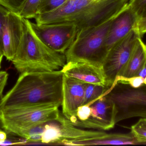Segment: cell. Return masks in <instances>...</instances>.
Segmentation results:
<instances>
[{
  "mask_svg": "<svg viewBox=\"0 0 146 146\" xmlns=\"http://www.w3.org/2000/svg\"><path fill=\"white\" fill-rule=\"evenodd\" d=\"M23 23L22 37L12 61L20 74L52 72L62 68L66 63L65 54L45 44L34 32L29 20L23 18Z\"/></svg>",
  "mask_w": 146,
  "mask_h": 146,
  "instance_id": "3",
  "label": "cell"
},
{
  "mask_svg": "<svg viewBox=\"0 0 146 146\" xmlns=\"http://www.w3.org/2000/svg\"><path fill=\"white\" fill-rule=\"evenodd\" d=\"M59 108L52 104L4 107L0 109V124L6 132L19 136L26 129L57 120Z\"/></svg>",
  "mask_w": 146,
  "mask_h": 146,
  "instance_id": "5",
  "label": "cell"
},
{
  "mask_svg": "<svg viewBox=\"0 0 146 146\" xmlns=\"http://www.w3.org/2000/svg\"><path fill=\"white\" fill-rule=\"evenodd\" d=\"M63 76L61 70L21 73L13 88L0 99V109L50 104L60 107L62 102Z\"/></svg>",
  "mask_w": 146,
  "mask_h": 146,
  "instance_id": "2",
  "label": "cell"
},
{
  "mask_svg": "<svg viewBox=\"0 0 146 146\" xmlns=\"http://www.w3.org/2000/svg\"><path fill=\"white\" fill-rule=\"evenodd\" d=\"M89 105L91 109V115L87 120L74 123L70 122L80 128L103 131L109 130L115 127V111L114 104L110 99L104 95Z\"/></svg>",
  "mask_w": 146,
  "mask_h": 146,
  "instance_id": "10",
  "label": "cell"
},
{
  "mask_svg": "<svg viewBox=\"0 0 146 146\" xmlns=\"http://www.w3.org/2000/svg\"><path fill=\"white\" fill-rule=\"evenodd\" d=\"M61 71L67 77L86 83L106 86V78L102 68L86 63L68 62Z\"/></svg>",
  "mask_w": 146,
  "mask_h": 146,
  "instance_id": "14",
  "label": "cell"
},
{
  "mask_svg": "<svg viewBox=\"0 0 146 146\" xmlns=\"http://www.w3.org/2000/svg\"><path fill=\"white\" fill-rule=\"evenodd\" d=\"M41 0H25L19 15L22 18H34L38 15Z\"/></svg>",
  "mask_w": 146,
  "mask_h": 146,
  "instance_id": "18",
  "label": "cell"
},
{
  "mask_svg": "<svg viewBox=\"0 0 146 146\" xmlns=\"http://www.w3.org/2000/svg\"><path fill=\"white\" fill-rule=\"evenodd\" d=\"M129 0H68L59 8L38 15V24L68 23L76 26L77 35L114 18Z\"/></svg>",
  "mask_w": 146,
  "mask_h": 146,
  "instance_id": "1",
  "label": "cell"
},
{
  "mask_svg": "<svg viewBox=\"0 0 146 146\" xmlns=\"http://www.w3.org/2000/svg\"><path fill=\"white\" fill-rule=\"evenodd\" d=\"M106 133L104 131L81 129L72 124L61 113L57 120L45 123L41 143L65 145L68 142L96 139Z\"/></svg>",
  "mask_w": 146,
  "mask_h": 146,
  "instance_id": "7",
  "label": "cell"
},
{
  "mask_svg": "<svg viewBox=\"0 0 146 146\" xmlns=\"http://www.w3.org/2000/svg\"><path fill=\"white\" fill-rule=\"evenodd\" d=\"M146 63V45L140 37L137 40L126 67L116 80L120 78H129L137 76Z\"/></svg>",
  "mask_w": 146,
  "mask_h": 146,
  "instance_id": "16",
  "label": "cell"
},
{
  "mask_svg": "<svg viewBox=\"0 0 146 146\" xmlns=\"http://www.w3.org/2000/svg\"><path fill=\"white\" fill-rule=\"evenodd\" d=\"M110 88L103 85L86 83L83 105H90L103 97Z\"/></svg>",
  "mask_w": 146,
  "mask_h": 146,
  "instance_id": "17",
  "label": "cell"
},
{
  "mask_svg": "<svg viewBox=\"0 0 146 146\" xmlns=\"http://www.w3.org/2000/svg\"><path fill=\"white\" fill-rule=\"evenodd\" d=\"M140 37L138 32L133 29L109 51L102 66L106 86L111 87L122 73Z\"/></svg>",
  "mask_w": 146,
  "mask_h": 146,
  "instance_id": "8",
  "label": "cell"
},
{
  "mask_svg": "<svg viewBox=\"0 0 146 146\" xmlns=\"http://www.w3.org/2000/svg\"><path fill=\"white\" fill-rule=\"evenodd\" d=\"M139 145L132 133L127 134L106 133L103 136L96 139L80 141L68 142L67 146H90L98 145Z\"/></svg>",
  "mask_w": 146,
  "mask_h": 146,
  "instance_id": "15",
  "label": "cell"
},
{
  "mask_svg": "<svg viewBox=\"0 0 146 146\" xmlns=\"http://www.w3.org/2000/svg\"><path fill=\"white\" fill-rule=\"evenodd\" d=\"M91 112V107L89 105L80 106L76 111V120L74 123L76 121H83L87 120L90 117Z\"/></svg>",
  "mask_w": 146,
  "mask_h": 146,
  "instance_id": "23",
  "label": "cell"
},
{
  "mask_svg": "<svg viewBox=\"0 0 146 146\" xmlns=\"http://www.w3.org/2000/svg\"><path fill=\"white\" fill-rule=\"evenodd\" d=\"M3 54L2 51L0 49V69L1 67V63L2 61L3 57Z\"/></svg>",
  "mask_w": 146,
  "mask_h": 146,
  "instance_id": "29",
  "label": "cell"
},
{
  "mask_svg": "<svg viewBox=\"0 0 146 146\" xmlns=\"http://www.w3.org/2000/svg\"><path fill=\"white\" fill-rule=\"evenodd\" d=\"M137 21L136 15L128 5L114 18L106 40L107 54L117 43L135 29Z\"/></svg>",
  "mask_w": 146,
  "mask_h": 146,
  "instance_id": "13",
  "label": "cell"
},
{
  "mask_svg": "<svg viewBox=\"0 0 146 146\" xmlns=\"http://www.w3.org/2000/svg\"><path fill=\"white\" fill-rule=\"evenodd\" d=\"M116 16L77 35L65 53L66 62L86 63L102 68L107 55L106 40Z\"/></svg>",
  "mask_w": 146,
  "mask_h": 146,
  "instance_id": "4",
  "label": "cell"
},
{
  "mask_svg": "<svg viewBox=\"0 0 146 146\" xmlns=\"http://www.w3.org/2000/svg\"><path fill=\"white\" fill-rule=\"evenodd\" d=\"M9 12V11L7 9L0 5V49L1 50V40L2 33L3 30L5 25L6 18Z\"/></svg>",
  "mask_w": 146,
  "mask_h": 146,
  "instance_id": "24",
  "label": "cell"
},
{
  "mask_svg": "<svg viewBox=\"0 0 146 146\" xmlns=\"http://www.w3.org/2000/svg\"><path fill=\"white\" fill-rule=\"evenodd\" d=\"M137 76H140L143 78L146 77V63L141 70L139 72Z\"/></svg>",
  "mask_w": 146,
  "mask_h": 146,
  "instance_id": "28",
  "label": "cell"
},
{
  "mask_svg": "<svg viewBox=\"0 0 146 146\" xmlns=\"http://www.w3.org/2000/svg\"><path fill=\"white\" fill-rule=\"evenodd\" d=\"M37 36L55 51L65 54L76 38V26L68 23L38 24L31 21Z\"/></svg>",
  "mask_w": 146,
  "mask_h": 146,
  "instance_id": "9",
  "label": "cell"
},
{
  "mask_svg": "<svg viewBox=\"0 0 146 146\" xmlns=\"http://www.w3.org/2000/svg\"><path fill=\"white\" fill-rule=\"evenodd\" d=\"M134 29L141 37L146 33V17L138 20Z\"/></svg>",
  "mask_w": 146,
  "mask_h": 146,
  "instance_id": "25",
  "label": "cell"
},
{
  "mask_svg": "<svg viewBox=\"0 0 146 146\" xmlns=\"http://www.w3.org/2000/svg\"><path fill=\"white\" fill-rule=\"evenodd\" d=\"M131 133L139 144L146 145V118H141L131 127Z\"/></svg>",
  "mask_w": 146,
  "mask_h": 146,
  "instance_id": "19",
  "label": "cell"
},
{
  "mask_svg": "<svg viewBox=\"0 0 146 146\" xmlns=\"http://www.w3.org/2000/svg\"><path fill=\"white\" fill-rule=\"evenodd\" d=\"M86 83L63 74L62 85V115L73 123L78 108L83 105Z\"/></svg>",
  "mask_w": 146,
  "mask_h": 146,
  "instance_id": "11",
  "label": "cell"
},
{
  "mask_svg": "<svg viewBox=\"0 0 146 146\" xmlns=\"http://www.w3.org/2000/svg\"><path fill=\"white\" fill-rule=\"evenodd\" d=\"M104 95L114 104L116 124L134 117L146 118V85L134 88L116 82Z\"/></svg>",
  "mask_w": 146,
  "mask_h": 146,
  "instance_id": "6",
  "label": "cell"
},
{
  "mask_svg": "<svg viewBox=\"0 0 146 146\" xmlns=\"http://www.w3.org/2000/svg\"><path fill=\"white\" fill-rule=\"evenodd\" d=\"M8 74L5 71H0V99L2 98L3 93L7 84Z\"/></svg>",
  "mask_w": 146,
  "mask_h": 146,
  "instance_id": "26",
  "label": "cell"
},
{
  "mask_svg": "<svg viewBox=\"0 0 146 146\" xmlns=\"http://www.w3.org/2000/svg\"><path fill=\"white\" fill-rule=\"evenodd\" d=\"M25 0H0V5L10 12L19 14Z\"/></svg>",
  "mask_w": 146,
  "mask_h": 146,
  "instance_id": "22",
  "label": "cell"
},
{
  "mask_svg": "<svg viewBox=\"0 0 146 146\" xmlns=\"http://www.w3.org/2000/svg\"><path fill=\"white\" fill-rule=\"evenodd\" d=\"M23 32V18L10 12L6 18L2 33L1 46L3 56L12 61L19 45Z\"/></svg>",
  "mask_w": 146,
  "mask_h": 146,
  "instance_id": "12",
  "label": "cell"
},
{
  "mask_svg": "<svg viewBox=\"0 0 146 146\" xmlns=\"http://www.w3.org/2000/svg\"><path fill=\"white\" fill-rule=\"evenodd\" d=\"M7 139V133L0 129V145Z\"/></svg>",
  "mask_w": 146,
  "mask_h": 146,
  "instance_id": "27",
  "label": "cell"
},
{
  "mask_svg": "<svg viewBox=\"0 0 146 146\" xmlns=\"http://www.w3.org/2000/svg\"><path fill=\"white\" fill-rule=\"evenodd\" d=\"M68 0H41L38 15L49 13L59 8Z\"/></svg>",
  "mask_w": 146,
  "mask_h": 146,
  "instance_id": "20",
  "label": "cell"
},
{
  "mask_svg": "<svg viewBox=\"0 0 146 146\" xmlns=\"http://www.w3.org/2000/svg\"><path fill=\"white\" fill-rule=\"evenodd\" d=\"M128 6L138 20L146 17V0H129Z\"/></svg>",
  "mask_w": 146,
  "mask_h": 146,
  "instance_id": "21",
  "label": "cell"
}]
</instances>
